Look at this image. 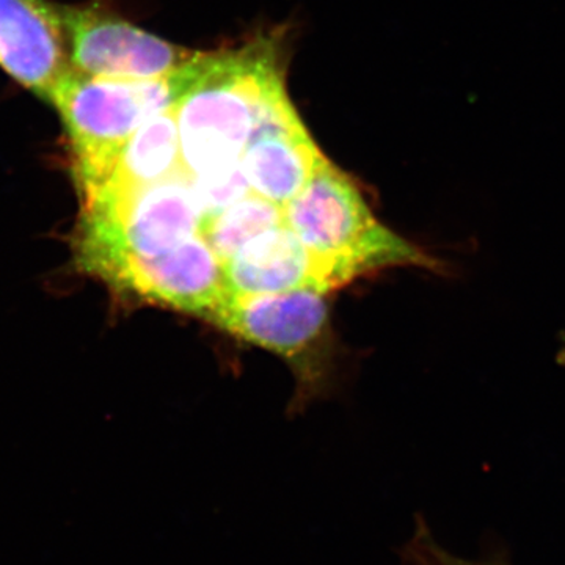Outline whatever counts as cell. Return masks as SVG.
Returning a JSON list of instances; mask_svg holds the SVG:
<instances>
[{
	"label": "cell",
	"mask_w": 565,
	"mask_h": 565,
	"mask_svg": "<svg viewBox=\"0 0 565 565\" xmlns=\"http://www.w3.org/2000/svg\"><path fill=\"white\" fill-rule=\"evenodd\" d=\"M172 81L182 169L189 177L241 162L263 111L285 93L277 46L266 39L239 50L193 52Z\"/></svg>",
	"instance_id": "1"
},
{
	"label": "cell",
	"mask_w": 565,
	"mask_h": 565,
	"mask_svg": "<svg viewBox=\"0 0 565 565\" xmlns=\"http://www.w3.org/2000/svg\"><path fill=\"white\" fill-rule=\"evenodd\" d=\"M282 222L323 264L334 289L384 267L444 269L434 256L375 221L351 178L326 158L282 207Z\"/></svg>",
	"instance_id": "2"
},
{
	"label": "cell",
	"mask_w": 565,
	"mask_h": 565,
	"mask_svg": "<svg viewBox=\"0 0 565 565\" xmlns=\"http://www.w3.org/2000/svg\"><path fill=\"white\" fill-rule=\"evenodd\" d=\"M172 74L159 79H99L70 70L50 106L61 115L77 195L109 174L121 148L145 122L173 109Z\"/></svg>",
	"instance_id": "3"
},
{
	"label": "cell",
	"mask_w": 565,
	"mask_h": 565,
	"mask_svg": "<svg viewBox=\"0 0 565 565\" xmlns=\"http://www.w3.org/2000/svg\"><path fill=\"white\" fill-rule=\"evenodd\" d=\"M70 68L99 79L145 81L169 76L193 52L141 31L99 3L62 6Z\"/></svg>",
	"instance_id": "4"
},
{
	"label": "cell",
	"mask_w": 565,
	"mask_h": 565,
	"mask_svg": "<svg viewBox=\"0 0 565 565\" xmlns=\"http://www.w3.org/2000/svg\"><path fill=\"white\" fill-rule=\"evenodd\" d=\"M211 323L297 362L315 351L329 326L327 292L316 288L270 294H230Z\"/></svg>",
	"instance_id": "5"
},
{
	"label": "cell",
	"mask_w": 565,
	"mask_h": 565,
	"mask_svg": "<svg viewBox=\"0 0 565 565\" xmlns=\"http://www.w3.org/2000/svg\"><path fill=\"white\" fill-rule=\"evenodd\" d=\"M323 158L285 92L256 122L241 156V169L253 193L282 210L308 184Z\"/></svg>",
	"instance_id": "6"
},
{
	"label": "cell",
	"mask_w": 565,
	"mask_h": 565,
	"mask_svg": "<svg viewBox=\"0 0 565 565\" xmlns=\"http://www.w3.org/2000/svg\"><path fill=\"white\" fill-rule=\"evenodd\" d=\"M0 68L51 104L71 70L58 3L0 0Z\"/></svg>",
	"instance_id": "7"
},
{
	"label": "cell",
	"mask_w": 565,
	"mask_h": 565,
	"mask_svg": "<svg viewBox=\"0 0 565 565\" xmlns=\"http://www.w3.org/2000/svg\"><path fill=\"white\" fill-rule=\"evenodd\" d=\"M117 292L139 302L199 316L207 322L230 296L223 264L203 236L140 264L126 275Z\"/></svg>",
	"instance_id": "8"
},
{
	"label": "cell",
	"mask_w": 565,
	"mask_h": 565,
	"mask_svg": "<svg viewBox=\"0 0 565 565\" xmlns=\"http://www.w3.org/2000/svg\"><path fill=\"white\" fill-rule=\"evenodd\" d=\"M230 294H270L316 288L332 291L323 264L285 222L259 233L223 263Z\"/></svg>",
	"instance_id": "9"
},
{
	"label": "cell",
	"mask_w": 565,
	"mask_h": 565,
	"mask_svg": "<svg viewBox=\"0 0 565 565\" xmlns=\"http://www.w3.org/2000/svg\"><path fill=\"white\" fill-rule=\"evenodd\" d=\"M182 169L180 134L173 109L151 118L126 141L109 174L79 202L99 195L134 191L172 177Z\"/></svg>",
	"instance_id": "10"
},
{
	"label": "cell",
	"mask_w": 565,
	"mask_h": 565,
	"mask_svg": "<svg viewBox=\"0 0 565 565\" xmlns=\"http://www.w3.org/2000/svg\"><path fill=\"white\" fill-rule=\"evenodd\" d=\"M282 223V210L256 193H248L203 223L202 236L222 264L259 233Z\"/></svg>",
	"instance_id": "11"
},
{
	"label": "cell",
	"mask_w": 565,
	"mask_h": 565,
	"mask_svg": "<svg viewBox=\"0 0 565 565\" xmlns=\"http://www.w3.org/2000/svg\"><path fill=\"white\" fill-rule=\"evenodd\" d=\"M193 195L199 202L204 221L232 206L237 200L250 193L248 182L245 180L241 162L234 163L217 172L191 177Z\"/></svg>",
	"instance_id": "12"
},
{
	"label": "cell",
	"mask_w": 565,
	"mask_h": 565,
	"mask_svg": "<svg viewBox=\"0 0 565 565\" xmlns=\"http://www.w3.org/2000/svg\"><path fill=\"white\" fill-rule=\"evenodd\" d=\"M401 565H460V557L438 544L426 526H419L404 546Z\"/></svg>",
	"instance_id": "13"
},
{
	"label": "cell",
	"mask_w": 565,
	"mask_h": 565,
	"mask_svg": "<svg viewBox=\"0 0 565 565\" xmlns=\"http://www.w3.org/2000/svg\"><path fill=\"white\" fill-rule=\"evenodd\" d=\"M460 565H503V564L486 563V561H470V559H463V557H460Z\"/></svg>",
	"instance_id": "14"
}]
</instances>
